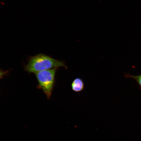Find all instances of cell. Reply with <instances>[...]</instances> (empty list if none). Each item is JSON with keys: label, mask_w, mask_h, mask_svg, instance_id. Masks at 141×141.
Listing matches in <instances>:
<instances>
[{"label": "cell", "mask_w": 141, "mask_h": 141, "mask_svg": "<svg viewBox=\"0 0 141 141\" xmlns=\"http://www.w3.org/2000/svg\"><path fill=\"white\" fill-rule=\"evenodd\" d=\"M60 67H67L63 61L54 59L44 54H39L31 56L24 66L25 70L34 73Z\"/></svg>", "instance_id": "6da1fadb"}, {"label": "cell", "mask_w": 141, "mask_h": 141, "mask_svg": "<svg viewBox=\"0 0 141 141\" xmlns=\"http://www.w3.org/2000/svg\"><path fill=\"white\" fill-rule=\"evenodd\" d=\"M57 69V68H55L34 73L38 83V88L41 89L48 99L51 95Z\"/></svg>", "instance_id": "7a4b0ae2"}, {"label": "cell", "mask_w": 141, "mask_h": 141, "mask_svg": "<svg viewBox=\"0 0 141 141\" xmlns=\"http://www.w3.org/2000/svg\"><path fill=\"white\" fill-rule=\"evenodd\" d=\"M71 86L73 91L76 92H80L83 90L84 88V83L82 79L77 78L73 80Z\"/></svg>", "instance_id": "3957f363"}, {"label": "cell", "mask_w": 141, "mask_h": 141, "mask_svg": "<svg viewBox=\"0 0 141 141\" xmlns=\"http://www.w3.org/2000/svg\"><path fill=\"white\" fill-rule=\"evenodd\" d=\"M125 76L134 79L138 83L141 89V74L138 75H133L129 74H125Z\"/></svg>", "instance_id": "277c9868"}]
</instances>
